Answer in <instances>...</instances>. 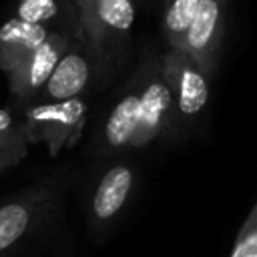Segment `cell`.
Segmentation results:
<instances>
[{
	"mask_svg": "<svg viewBox=\"0 0 257 257\" xmlns=\"http://www.w3.org/2000/svg\"><path fill=\"white\" fill-rule=\"evenodd\" d=\"M139 96H141V116L131 147H145L157 137L177 135L179 124H177L175 100L163 76L161 60L151 70L145 72V82L139 86Z\"/></svg>",
	"mask_w": 257,
	"mask_h": 257,
	"instance_id": "5b68a950",
	"label": "cell"
},
{
	"mask_svg": "<svg viewBox=\"0 0 257 257\" xmlns=\"http://www.w3.org/2000/svg\"><path fill=\"white\" fill-rule=\"evenodd\" d=\"M52 34L48 26L28 24L10 18L0 26V70L6 74L18 68Z\"/></svg>",
	"mask_w": 257,
	"mask_h": 257,
	"instance_id": "9c48e42d",
	"label": "cell"
},
{
	"mask_svg": "<svg viewBox=\"0 0 257 257\" xmlns=\"http://www.w3.org/2000/svg\"><path fill=\"white\" fill-rule=\"evenodd\" d=\"M86 122V102L82 98L52 102L42 100L28 104L24 110V128L28 143H44L50 155L72 147Z\"/></svg>",
	"mask_w": 257,
	"mask_h": 257,
	"instance_id": "7a4b0ae2",
	"label": "cell"
},
{
	"mask_svg": "<svg viewBox=\"0 0 257 257\" xmlns=\"http://www.w3.org/2000/svg\"><path fill=\"white\" fill-rule=\"evenodd\" d=\"M227 10L229 4L223 0H199L179 48V52L191 58L209 78L215 76L221 62L229 20Z\"/></svg>",
	"mask_w": 257,
	"mask_h": 257,
	"instance_id": "3957f363",
	"label": "cell"
},
{
	"mask_svg": "<svg viewBox=\"0 0 257 257\" xmlns=\"http://www.w3.org/2000/svg\"><path fill=\"white\" fill-rule=\"evenodd\" d=\"M133 181L135 173L128 165H114L100 177L92 197V215L98 223H106L120 213L131 195Z\"/></svg>",
	"mask_w": 257,
	"mask_h": 257,
	"instance_id": "30bf717a",
	"label": "cell"
},
{
	"mask_svg": "<svg viewBox=\"0 0 257 257\" xmlns=\"http://www.w3.org/2000/svg\"><path fill=\"white\" fill-rule=\"evenodd\" d=\"M72 6H76L74 2L68 4H58L56 0H24L14 8V18L28 22V24H40V26H48L52 30V22L60 20V18H68V20H78V10L76 14L70 16H62L66 10H70ZM54 32V30H52Z\"/></svg>",
	"mask_w": 257,
	"mask_h": 257,
	"instance_id": "4fadbf2b",
	"label": "cell"
},
{
	"mask_svg": "<svg viewBox=\"0 0 257 257\" xmlns=\"http://www.w3.org/2000/svg\"><path fill=\"white\" fill-rule=\"evenodd\" d=\"M163 76L173 92L175 112L179 131L193 124L205 114L209 104V76L201 72V68L181 52L167 50L161 58Z\"/></svg>",
	"mask_w": 257,
	"mask_h": 257,
	"instance_id": "277c9868",
	"label": "cell"
},
{
	"mask_svg": "<svg viewBox=\"0 0 257 257\" xmlns=\"http://www.w3.org/2000/svg\"><path fill=\"white\" fill-rule=\"evenodd\" d=\"M88 54L90 52L84 42H72V46L66 50V54L56 64V68L40 96H44V100H52V102L80 98V94L84 92V88L90 80Z\"/></svg>",
	"mask_w": 257,
	"mask_h": 257,
	"instance_id": "ba28073f",
	"label": "cell"
},
{
	"mask_svg": "<svg viewBox=\"0 0 257 257\" xmlns=\"http://www.w3.org/2000/svg\"><path fill=\"white\" fill-rule=\"evenodd\" d=\"M28 145L24 118H16L10 108H0V171L20 163Z\"/></svg>",
	"mask_w": 257,
	"mask_h": 257,
	"instance_id": "7c38bea8",
	"label": "cell"
},
{
	"mask_svg": "<svg viewBox=\"0 0 257 257\" xmlns=\"http://www.w3.org/2000/svg\"><path fill=\"white\" fill-rule=\"evenodd\" d=\"M199 0H175L167 4L165 14H163V32L165 40L169 44V50L179 52L183 36L189 28V22L197 10Z\"/></svg>",
	"mask_w": 257,
	"mask_h": 257,
	"instance_id": "5bb4252c",
	"label": "cell"
},
{
	"mask_svg": "<svg viewBox=\"0 0 257 257\" xmlns=\"http://www.w3.org/2000/svg\"><path fill=\"white\" fill-rule=\"evenodd\" d=\"M72 42H80L66 32H52L42 46H38L18 68L8 72V86L14 98L30 100L42 94L46 82L50 80L56 64L72 46Z\"/></svg>",
	"mask_w": 257,
	"mask_h": 257,
	"instance_id": "8992f818",
	"label": "cell"
},
{
	"mask_svg": "<svg viewBox=\"0 0 257 257\" xmlns=\"http://www.w3.org/2000/svg\"><path fill=\"white\" fill-rule=\"evenodd\" d=\"M82 38L90 54L112 60L124 50L135 22L131 0H76Z\"/></svg>",
	"mask_w": 257,
	"mask_h": 257,
	"instance_id": "6da1fadb",
	"label": "cell"
},
{
	"mask_svg": "<svg viewBox=\"0 0 257 257\" xmlns=\"http://www.w3.org/2000/svg\"><path fill=\"white\" fill-rule=\"evenodd\" d=\"M229 257H257V203L243 221Z\"/></svg>",
	"mask_w": 257,
	"mask_h": 257,
	"instance_id": "9a60e30c",
	"label": "cell"
},
{
	"mask_svg": "<svg viewBox=\"0 0 257 257\" xmlns=\"http://www.w3.org/2000/svg\"><path fill=\"white\" fill-rule=\"evenodd\" d=\"M139 116H141V96L139 88L126 92L110 110L106 122H104V141L106 147L112 151L131 147L135 133L139 128Z\"/></svg>",
	"mask_w": 257,
	"mask_h": 257,
	"instance_id": "8fae6325",
	"label": "cell"
},
{
	"mask_svg": "<svg viewBox=\"0 0 257 257\" xmlns=\"http://www.w3.org/2000/svg\"><path fill=\"white\" fill-rule=\"evenodd\" d=\"M52 197L50 189H34L0 207V257L16 249L38 223Z\"/></svg>",
	"mask_w": 257,
	"mask_h": 257,
	"instance_id": "52a82bcc",
	"label": "cell"
}]
</instances>
